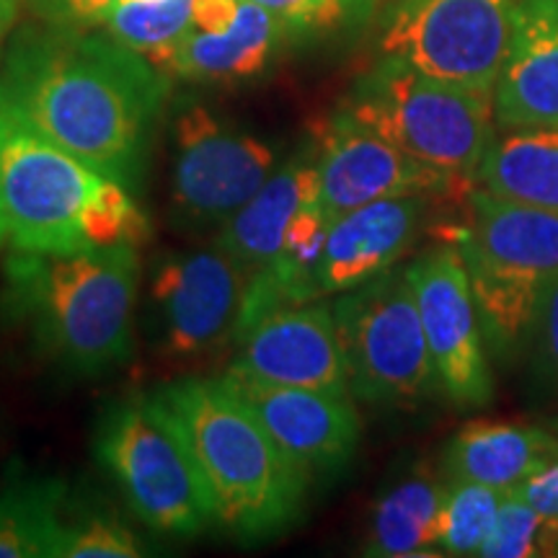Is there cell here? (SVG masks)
Instances as JSON below:
<instances>
[{
	"mask_svg": "<svg viewBox=\"0 0 558 558\" xmlns=\"http://www.w3.org/2000/svg\"><path fill=\"white\" fill-rule=\"evenodd\" d=\"M169 75L109 32L24 24L0 58V111L140 194Z\"/></svg>",
	"mask_w": 558,
	"mask_h": 558,
	"instance_id": "1",
	"label": "cell"
},
{
	"mask_svg": "<svg viewBox=\"0 0 558 558\" xmlns=\"http://www.w3.org/2000/svg\"><path fill=\"white\" fill-rule=\"evenodd\" d=\"M137 282L135 246L11 251L0 311L50 365L73 378H96L130 360Z\"/></svg>",
	"mask_w": 558,
	"mask_h": 558,
	"instance_id": "2",
	"label": "cell"
},
{
	"mask_svg": "<svg viewBox=\"0 0 558 558\" xmlns=\"http://www.w3.org/2000/svg\"><path fill=\"white\" fill-rule=\"evenodd\" d=\"M156 393L197 458L222 533L259 543L300 522L313 481L277 448L226 378H186Z\"/></svg>",
	"mask_w": 558,
	"mask_h": 558,
	"instance_id": "3",
	"label": "cell"
},
{
	"mask_svg": "<svg viewBox=\"0 0 558 558\" xmlns=\"http://www.w3.org/2000/svg\"><path fill=\"white\" fill-rule=\"evenodd\" d=\"M94 456L132 514L156 533L194 538L215 525L197 458L158 393L107 403L94 429Z\"/></svg>",
	"mask_w": 558,
	"mask_h": 558,
	"instance_id": "4",
	"label": "cell"
},
{
	"mask_svg": "<svg viewBox=\"0 0 558 558\" xmlns=\"http://www.w3.org/2000/svg\"><path fill=\"white\" fill-rule=\"evenodd\" d=\"M352 120L448 177H476L494 137V94L380 58L339 104Z\"/></svg>",
	"mask_w": 558,
	"mask_h": 558,
	"instance_id": "5",
	"label": "cell"
},
{
	"mask_svg": "<svg viewBox=\"0 0 558 558\" xmlns=\"http://www.w3.org/2000/svg\"><path fill=\"white\" fill-rule=\"evenodd\" d=\"M458 246L486 344L499 360L514 357L527 341L541 295L558 279V213L476 190Z\"/></svg>",
	"mask_w": 558,
	"mask_h": 558,
	"instance_id": "6",
	"label": "cell"
},
{
	"mask_svg": "<svg viewBox=\"0 0 558 558\" xmlns=\"http://www.w3.org/2000/svg\"><path fill=\"white\" fill-rule=\"evenodd\" d=\"M333 324L349 390L375 407L409 409L439 390L407 269H388L341 292Z\"/></svg>",
	"mask_w": 558,
	"mask_h": 558,
	"instance_id": "7",
	"label": "cell"
},
{
	"mask_svg": "<svg viewBox=\"0 0 558 558\" xmlns=\"http://www.w3.org/2000/svg\"><path fill=\"white\" fill-rule=\"evenodd\" d=\"M101 181L78 158L0 111V248H86L81 215Z\"/></svg>",
	"mask_w": 558,
	"mask_h": 558,
	"instance_id": "8",
	"label": "cell"
},
{
	"mask_svg": "<svg viewBox=\"0 0 558 558\" xmlns=\"http://www.w3.org/2000/svg\"><path fill=\"white\" fill-rule=\"evenodd\" d=\"M279 169L275 145L199 101H184L173 122V220L213 228L233 218Z\"/></svg>",
	"mask_w": 558,
	"mask_h": 558,
	"instance_id": "9",
	"label": "cell"
},
{
	"mask_svg": "<svg viewBox=\"0 0 558 558\" xmlns=\"http://www.w3.org/2000/svg\"><path fill=\"white\" fill-rule=\"evenodd\" d=\"M520 5L522 0H399L380 52L435 78L494 94Z\"/></svg>",
	"mask_w": 558,
	"mask_h": 558,
	"instance_id": "10",
	"label": "cell"
},
{
	"mask_svg": "<svg viewBox=\"0 0 558 558\" xmlns=\"http://www.w3.org/2000/svg\"><path fill=\"white\" fill-rule=\"evenodd\" d=\"M439 390L460 411L494 399L486 337L460 246L424 251L407 267Z\"/></svg>",
	"mask_w": 558,
	"mask_h": 558,
	"instance_id": "11",
	"label": "cell"
},
{
	"mask_svg": "<svg viewBox=\"0 0 558 558\" xmlns=\"http://www.w3.org/2000/svg\"><path fill=\"white\" fill-rule=\"evenodd\" d=\"M248 277L218 243L166 256L150 288L160 347L171 357H199L233 337Z\"/></svg>",
	"mask_w": 558,
	"mask_h": 558,
	"instance_id": "12",
	"label": "cell"
},
{
	"mask_svg": "<svg viewBox=\"0 0 558 558\" xmlns=\"http://www.w3.org/2000/svg\"><path fill=\"white\" fill-rule=\"evenodd\" d=\"M316 169L320 207L337 220L339 215L365 207L369 202L401 194H445L456 177L411 158L386 137L337 109L318 132Z\"/></svg>",
	"mask_w": 558,
	"mask_h": 558,
	"instance_id": "13",
	"label": "cell"
},
{
	"mask_svg": "<svg viewBox=\"0 0 558 558\" xmlns=\"http://www.w3.org/2000/svg\"><path fill=\"white\" fill-rule=\"evenodd\" d=\"M248 403L277 448L313 484L339 476L360 448L362 422L352 396L326 390L267 386L235 375H222Z\"/></svg>",
	"mask_w": 558,
	"mask_h": 558,
	"instance_id": "14",
	"label": "cell"
},
{
	"mask_svg": "<svg viewBox=\"0 0 558 558\" xmlns=\"http://www.w3.org/2000/svg\"><path fill=\"white\" fill-rule=\"evenodd\" d=\"M235 341L239 354L226 375L352 396L331 305L305 303L277 311Z\"/></svg>",
	"mask_w": 558,
	"mask_h": 558,
	"instance_id": "15",
	"label": "cell"
},
{
	"mask_svg": "<svg viewBox=\"0 0 558 558\" xmlns=\"http://www.w3.org/2000/svg\"><path fill=\"white\" fill-rule=\"evenodd\" d=\"M429 194L369 202L331 220L316 271V295L329 298L393 269L427 218Z\"/></svg>",
	"mask_w": 558,
	"mask_h": 558,
	"instance_id": "16",
	"label": "cell"
},
{
	"mask_svg": "<svg viewBox=\"0 0 558 558\" xmlns=\"http://www.w3.org/2000/svg\"><path fill=\"white\" fill-rule=\"evenodd\" d=\"M494 117L499 128H558V0H522Z\"/></svg>",
	"mask_w": 558,
	"mask_h": 558,
	"instance_id": "17",
	"label": "cell"
},
{
	"mask_svg": "<svg viewBox=\"0 0 558 558\" xmlns=\"http://www.w3.org/2000/svg\"><path fill=\"white\" fill-rule=\"evenodd\" d=\"M316 202H320L316 150L305 145L271 173L233 218L222 222L218 246L254 275L282 248L290 222Z\"/></svg>",
	"mask_w": 558,
	"mask_h": 558,
	"instance_id": "18",
	"label": "cell"
},
{
	"mask_svg": "<svg viewBox=\"0 0 558 558\" xmlns=\"http://www.w3.org/2000/svg\"><path fill=\"white\" fill-rule=\"evenodd\" d=\"M288 34L269 11L241 0L239 16L226 32H190L158 62V70L192 83L246 81L269 68Z\"/></svg>",
	"mask_w": 558,
	"mask_h": 558,
	"instance_id": "19",
	"label": "cell"
},
{
	"mask_svg": "<svg viewBox=\"0 0 558 558\" xmlns=\"http://www.w3.org/2000/svg\"><path fill=\"white\" fill-rule=\"evenodd\" d=\"M554 460H558V435L554 429L473 422L445 448L442 473L445 481H471L512 492Z\"/></svg>",
	"mask_w": 558,
	"mask_h": 558,
	"instance_id": "20",
	"label": "cell"
},
{
	"mask_svg": "<svg viewBox=\"0 0 558 558\" xmlns=\"http://www.w3.org/2000/svg\"><path fill=\"white\" fill-rule=\"evenodd\" d=\"M329 228L331 218L324 213L320 202L305 207L290 222L282 248L277 251L275 259L248 277L233 339H241L271 313L318 300L316 271L320 256H324L326 239H329Z\"/></svg>",
	"mask_w": 558,
	"mask_h": 558,
	"instance_id": "21",
	"label": "cell"
},
{
	"mask_svg": "<svg viewBox=\"0 0 558 558\" xmlns=\"http://www.w3.org/2000/svg\"><path fill=\"white\" fill-rule=\"evenodd\" d=\"M476 179L494 197L558 213V128H505L488 143Z\"/></svg>",
	"mask_w": 558,
	"mask_h": 558,
	"instance_id": "22",
	"label": "cell"
},
{
	"mask_svg": "<svg viewBox=\"0 0 558 558\" xmlns=\"http://www.w3.org/2000/svg\"><path fill=\"white\" fill-rule=\"evenodd\" d=\"M448 481L427 469L411 471L380 494L369 514L365 554L380 558L437 556L439 514H442Z\"/></svg>",
	"mask_w": 558,
	"mask_h": 558,
	"instance_id": "23",
	"label": "cell"
},
{
	"mask_svg": "<svg viewBox=\"0 0 558 558\" xmlns=\"http://www.w3.org/2000/svg\"><path fill=\"white\" fill-rule=\"evenodd\" d=\"M68 499L62 478H13L0 494V558H52Z\"/></svg>",
	"mask_w": 558,
	"mask_h": 558,
	"instance_id": "24",
	"label": "cell"
},
{
	"mask_svg": "<svg viewBox=\"0 0 558 558\" xmlns=\"http://www.w3.org/2000/svg\"><path fill=\"white\" fill-rule=\"evenodd\" d=\"M145 554L143 541L120 512L96 497L70 494L52 558H135Z\"/></svg>",
	"mask_w": 558,
	"mask_h": 558,
	"instance_id": "25",
	"label": "cell"
},
{
	"mask_svg": "<svg viewBox=\"0 0 558 558\" xmlns=\"http://www.w3.org/2000/svg\"><path fill=\"white\" fill-rule=\"evenodd\" d=\"M192 9L194 0H122L104 24L111 37L158 68L173 45L192 32Z\"/></svg>",
	"mask_w": 558,
	"mask_h": 558,
	"instance_id": "26",
	"label": "cell"
},
{
	"mask_svg": "<svg viewBox=\"0 0 558 558\" xmlns=\"http://www.w3.org/2000/svg\"><path fill=\"white\" fill-rule=\"evenodd\" d=\"M507 497V488L448 481V494H445L442 514H439V554L478 556L488 533L497 525L499 509Z\"/></svg>",
	"mask_w": 558,
	"mask_h": 558,
	"instance_id": "27",
	"label": "cell"
},
{
	"mask_svg": "<svg viewBox=\"0 0 558 558\" xmlns=\"http://www.w3.org/2000/svg\"><path fill=\"white\" fill-rule=\"evenodd\" d=\"M88 246H140L150 239V222L137 197L117 181L104 179L81 215Z\"/></svg>",
	"mask_w": 558,
	"mask_h": 558,
	"instance_id": "28",
	"label": "cell"
},
{
	"mask_svg": "<svg viewBox=\"0 0 558 558\" xmlns=\"http://www.w3.org/2000/svg\"><path fill=\"white\" fill-rule=\"evenodd\" d=\"M478 556L486 558H533L558 556V520L543 518L533 507L509 497L499 509L497 525L481 548Z\"/></svg>",
	"mask_w": 558,
	"mask_h": 558,
	"instance_id": "29",
	"label": "cell"
},
{
	"mask_svg": "<svg viewBox=\"0 0 558 558\" xmlns=\"http://www.w3.org/2000/svg\"><path fill=\"white\" fill-rule=\"evenodd\" d=\"M535 383L558 399V279L548 284L527 331Z\"/></svg>",
	"mask_w": 558,
	"mask_h": 558,
	"instance_id": "30",
	"label": "cell"
},
{
	"mask_svg": "<svg viewBox=\"0 0 558 558\" xmlns=\"http://www.w3.org/2000/svg\"><path fill=\"white\" fill-rule=\"evenodd\" d=\"M269 11L290 34H320L337 29L349 13L347 0H248Z\"/></svg>",
	"mask_w": 558,
	"mask_h": 558,
	"instance_id": "31",
	"label": "cell"
},
{
	"mask_svg": "<svg viewBox=\"0 0 558 558\" xmlns=\"http://www.w3.org/2000/svg\"><path fill=\"white\" fill-rule=\"evenodd\" d=\"M122 0H26L37 21L58 26H96L109 19V13Z\"/></svg>",
	"mask_w": 558,
	"mask_h": 558,
	"instance_id": "32",
	"label": "cell"
},
{
	"mask_svg": "<svg viewBox=\"0 0 558 558\" xmlns=\"http://www.w3.org/2000/svg\"><path fill=\"white\" fill-rule=\"evenodd\" d=\"M512 494L527 507H533L535 512H541L543 518L558 520V460L522 481L518 488H512Z\"/></svg>",
	"mask_w": 558,
	"mask_h": 558,
	"instance_id": "33",
	"label": "cell"
},
{
	"mask_svg": "<svg viewBox=\"0 0 558 558\" xmlns=\"http://www.w3.org/2000/svg\"><path fill=\"white\" fill-rule=\"evenodd\" d=\"M241 0H194L192 32H226L239 16Z\"/></svg>",
	"mask_w": 558,
	"mask_h": 558,
	"instance_id": "34",
	"label": "cell"
},
{
	"mask_svg": "<svg viewBox=\"0 0 558 558\" xmlns=\"http://www.w3.org/2000/svg\"><path fill=\"white\" fill-rule=\"evenodd\" d=\"M19 16V0H0V58H3L5 45H9L13 24Z\"/></svg>",
	"mask_w": 558,
	"mask_h": 558,
	"instance_id": "35",
	"label": "cell"
},
{
	"mask_svg": "<svg viewBox=\"0 0 558 558\" xmlns=\"http://www.w3.org/2000/svg\"><path fill=\"white\" fill-rule=\"evenodd\" d=\"M369 3H373V0H347L349 11L352 13H365L369 9Z\"/></svg>",
	"mask_w": 558,
	"mask_h": 558,
	"instance_id": "36",
	"label": "cell"
},
{
	"mask_svg": "<svg viewBox=\"0 0 558 558\" xmlns=\"http://www.w3.org/2000/svg\"><path fill=\"white\" fill-rule=\"evenodd\" d=\"M548 427H550V429H554V432H556V435H558V416H556V418H550V422H548Z\"/></svg>",
	"mask_w": 558,
	"mask_h": 558,
	"instance_id": "37",
	"label": "cell"
}]
</instances>
